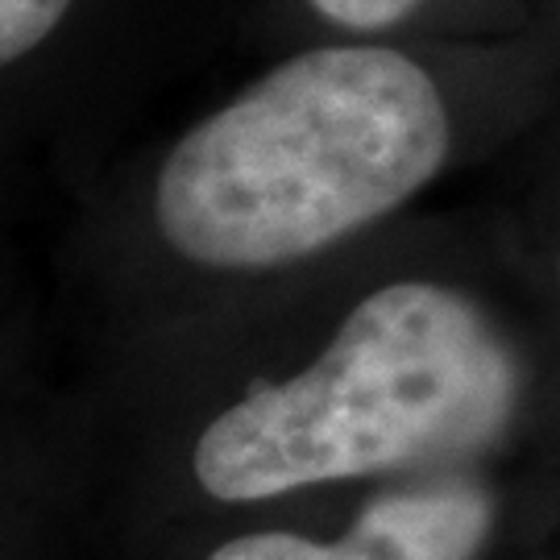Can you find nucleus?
Wrapping results in <instances>:
<instances>
[{"instance_id": "nucleus-1", "label": "nucleus", "mask_w": 560, "mask_h": 560, "mask_svg": "<svg viewBox=\"0 0 560 560\" xmlns=\"http://www.w3.org/2000/svg\"><path fill=\"white\" fill-rule=\"evenodd\" d=\"M448 145L441 88L416 59L303 50L175 141L154 221L187 261L275 270L395 212L436 179Z\"/></svg>"}, {"instance_id": "nucleus-2", "label": "nucleus", "mask_w": 560, "mask_h": 560, "mask_svg": "<svg viewBox=\"0 0 560 560\" xmlns=\"http://www.w3.org/2000/svg\"><path fill=\"white\" fill-rule=\"evenodd\" d=\"M515 399V358L478 303L441 282H390L303 374L224 407L191 469L221 502L279 499L486 448Z\"/></svg>"}, {"instance_id": "nucleus-3", "label": "nucleus", "mask_w": 560, "mask_h": 560, "mask_svg": "<svg viewBox=\"0 0 560 560\" xmlns=\"http://www.w3.org/2000/svg\"><path fill=\"white\" fill-rule=\"evenodd\" d=\"M494 506L469 481L399 490L361 506L332 544L295 532H254L221 544L208 560H474L490 536Z\"/></svg>"}, {"instance_id": "nucleus-4", "label": "nucleus", "mask_w": 560, "mask_h": 560, "mask_svg": "<svg viewBox=\"0 0 560 560\" xmlns=\"http://www.w3.org/2000/svg\"><path fill=\"white\" fill-rule=\"evenodd\" d=\"M75 0H0V59L18 62L55 34Z\"/></svg>"}, {"instance_id": "nucleus-5", "label": "nucleus", "mask_w": 560, "mask_h": 560, "mask_svg": "<svg viewBox=\"0 0 560 560\" xmlns=\"http://www.w3.org/2000/svg\"><path fill=\"white\" fill-rule=\"evenodd\" d=\"M320 18H328L332 25H345V30H390L399 25L402 18L416 13L420 0H307Z\"/></svg>"}]
</instances>
